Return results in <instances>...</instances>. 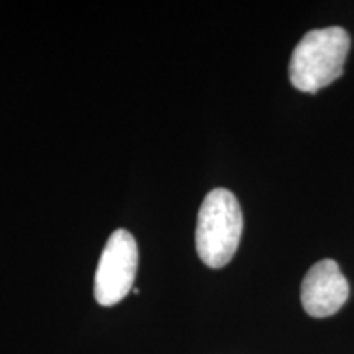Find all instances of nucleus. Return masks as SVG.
<instances>
[{
	"instance_id": "obj_1",
	"label": "nucleus",
	"mask_w": 354,
	"mask_h": 354,
	"mask_svg": "<svg viewBox=\"0 0 354 354\" xmlns=\"http://www.w3.org/2000/svg\"><path fill=\"white\" fill-rule=\"evenodd\" d=\"M351 38L342 26L312 30L305 33L292 53L289 77L292 86L315 94L343 76Z\"/></svg>"
},
{
	"instance_id": "obj_2",
	"label": "nucleus",
	"mask_w": 354,
	"mask_h": 354,
	"mask_svg": "<svg viewBox=\"0 0 354 354\" xmlns=\"http://www.w3.org/2000/svg\"><path fill=\"white\" fill-rule=\"evenodd\" d=\"M243 233V212L227 189H214L203 198L197 215L196 250L202 263L220 269L233 259Z\"/></svg>"
},
{
	"instance_id": "obj_3",
	"label": "nucleus",
	"mask_w": 354,
	"mask_h": 354,
	"mask_svg": "<svg viewBox=\"0 0 354 354\" xmlns=\"http://www.w3.org/2000/svg\"><path fill=\"white\" fill-rule=\"evenodd\" d=\"M138 271V245L127 230H115L100 254L94 295L102 307H112L130 294Z\"/></svg>"
},
{
	"instance_id": "obj_4",
	"label": "nucleus",
	"mask_w": 354,
	"mask_h": 354,
	"mask_svg": "<svg viewBox=\"0 0 354 354\" xmlns=\"http://www.w3.org/2000/svg\"><path fill=\"white\" fill-rule=\"evenodd\" d=\"M349 284L333 259H322L305 274L300 299L310 317L325 318L333 315L346 304Z\"/></svg>"
}]
</instances>
